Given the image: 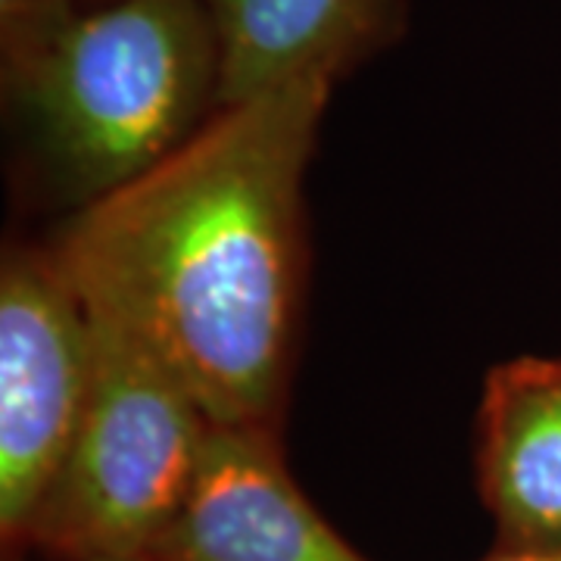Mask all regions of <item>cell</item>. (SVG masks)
Returning <instances> with one entry per match:
<instances>
[{"instance_id": "cell-8", "label": "cell", "mask_w": 561, "mask_h": 561, "mask_svg": "<svg viewBox=\"0 0 561 561\" xmlns=\"http://www.w3.org/2000/svg\"><path fill=\"white\" fill-rule=\"evenodd\" d=\"M79 10L72 0H0V54L3 66L35 50Z\"/></svg>"}, {"instance_id": "cell-2", "label": "cell", "mask_w": 561, "mask_h": 561, "mask_svg": "<svg viewBox=\"0 0 561 561\" xmlns=\"http://www.w3.org/2000/svg\"><path fill=\"white\" fill-rule=\"evenodd\" d=\"M41 153L91 203L153 169L219 106L203 0H113L3 66Z\"/></svg>"}, {"instance_id": "cell-3", "label": "cell", "mask_w": 561, "mask_h": 561, "mask_svg": "<svg viewBox=\"0 0 561 561\" xmlns=\"http://www.w3.org/2000/svg\"><path fill=\"white\" fill-rule=\"evenodd\" d=\"M84 306L88 402L25 542L62 561L138 559L175 518L213 421L128 321Z\"/></svg>"}, {"instance_id": "cell-9", "label": "cell", "mask_w": 561, "mask_h": 561, "mask_svg": "<svg viewBox=\"0 0 561 561\" xmlns=\"http://www.w3.org/2000/svg\"><path fill=\"white\" fill-rule=\"evenodd\" d=\"M486 561H561L559 552H515V549H500V556Z\"/></svg>"}, {"instance_id": "cell-1", "label": "cell", "mask_w": 561, "mask_h": 561, "mask_svg": "<svg viewBox=\"0 0 561 561\" xmlns=\"http://www.w3.org/2000/svg\"><path fill=\"white\" fill-rule=\"evenodd\" d=\"M334 79L219 103L153 169L84 203L54 247L213 424L275 427L302 294V179Z\"/></svg>"}, {"instance_id": "cell-4", "label": "cell", "mask_w": 561, "mask_h": 561, "mask_svg": "<svg viewBox=\"0 0 561 561\" xmlns=\"http://www.w3.org/2000/svg\"><path fill=\"white\" fill-rule=\"evenodd\" d=\"M91 319L57 250L0 268V534L20 546L76 440L91 387Z\"/></svg>"}, {"instance_id": "cell-10", "label": "cell", "mask_w": 561, "mask_h": 561, "mask_svg": "<svg viewBox=\"0 0 561 561\" xmlns=\"http://www.w3.org/2000/svg\"><path fill=\"white\" fill-rule=\"evenodd\" d=\"M94 561H153V559H147V556H138V559H94Z\"/></svg>"}, {"instance_id": "cell-7", "label": "cell", "mask_w": 561, "mask_h": 561, "mask_svg": "<svg viewBox=\"0 0 561 561\" xmlns=\"http://www.w3.org/2000/svg\"><path fill=\"white\" fill-rule=\"evenodd\" d=\"M219 38V103L306 76L341 79L381 47L400 0H203Z\"/></svg>"}, {"instance_id": "cell-5", "label": "cell", "mask_w": 561, "mask_h": 561, "mask_svg": "<svg viewBox=\"0 0 561 561\" xmlns=\"http://www.w3.org/2000/svg\"><path fill=\"white\" fill-rule=\"evenodd\" d=\"M153 561H368L290 478L275 427L213 424Z\"/></svg>"}, {"instance_id": "cell-6", "label": "cell", "mask_w": 561, "mask_h": 561, "mask_svg": "<svg viewBox=\"0 0 561 561\" xmlns=\"http://www.w3.org/2000/svg\"><path fill=\"white\" fill-rule=\"evenodd\" d=\"M478 471L502 549H561V356L490 368L478 419Z\"/></svg>"}]
</instances>
